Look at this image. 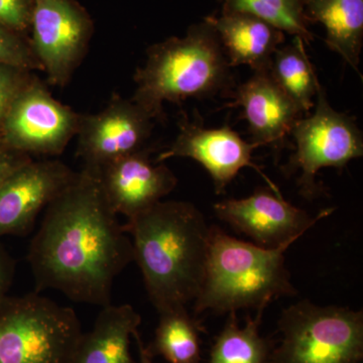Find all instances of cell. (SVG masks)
<instances>
[{
	"mask_svg": "<svg viewBox=\"0 0 363 363\" xmlns=\"http://www.w3.org/2000/svg\"><path fill=\"white\" fill-rule=\"evenodd\" d=\"M45 210L28 248L35 293L52 289L74 302L111 304L114 281L133 262V247L98 174L76 172Z\"/></svg>",
	"mask_w": 363,
	"mask_h": 363,
	"instance_id": "obj_1",
	"label": "cell"
},
{
	"mask_svg": "<svg viewBox=\"0 0 363 363\" xmlns=\"http://www.w3.org/2000/svg\"><path fill=\"white\" fill-rule=\"evenodd\" d=\"M157 313L188 309L201 289L210 229L190 202L160 201L123 225Z\"/></svg>",
	"mask_w": 363,
	"mask_h": 363,
	"instance_id": "obj_2",
	"label": "cell"
},
{
	"mask_svg": "<svg viewBox=\"0 0 363 363\" xmlns=\"http://www.w3.org/2000/svg\"><path fill=\"white\" fill-rule=\"evenodd\" d=\"M230 65L216 30L205 18L185 37L150 45L145 65L136 69L130 98L152 121L164 119V104L213 96L233 82Z\"/></svg>",
	"mask_w": 363,
	"mask_h": 363,
	"instance_id": "obj_3",
	"label": "cell"
},
{
	"mask_svg": "<svg viewBox=\"0 0 363 363\" xmlns=\"http://www.w3.org/2000/svg\"><path fill=\"white\" fill-rule=\"evenodd\" d=\"M292 245L259 247L210 229L206 269L200 292L193 303L194 315L255 309L264 314L274 300L297 295L286 267L285 252Z\"/></svg>",
	"mask_w": 363,
	"mask_h": 363,
	"instance_id": "obj_4",
	"label": "cell"
},
{
	"mask_svg": "<svg viewBox=\"0 0 363 363\" xmlns=\"http://www.w3.org/2000/svg\"><path fill=\"white\" fill-rule=\"evenodd\" d=\"M83 331L71 308L39 293L0 304V363H71Z\"/></svg>",
	"mask_w": 363,
	"mask_h": 363,
	"instance_id": "obj_5",
	"label": "cell"
},
{
	"mask_svg": "<svg viewBox=\"0 0 363 363\" xmlns=\"http://www.w3.org/2000/svg\"><path fill=\"white\" fill-rule=\"evenodd\" d=\"M269 363H362L363 312L300 301L281 312Z\"/></svg>",
	"mask_w": 363,
	"mask_h": 363,
	"instance_id": "obj_6",
	"label": "cell"
},
{
	"mask_svg": "<svg viewBox=\"0 0 363 363\" xmlns=\"http://www.w3.org/2000/svg\"><path fill=\"white\" fill-rule=\"evenodd\" d=\"M314 107L312 116L298 119L291 131L296 152L285 169L291 173L301 172L298 188L308 199L319 192L315 178L320 169L343 168L363 155L362 133L354 118L332 108L321 85Z\"/></svg>",
	"mask_w": 363,
	"mask_h": 363,
	"instance_id": "obj_7",
	"label": "cell"
},
{
	"mask_svg": "<svg viewBox=\"0 0 363 363\" xmlns=\"http://www.w3.org/2000/svg\"><path fill=\"white\" fill-rule=\"evenodd\" d=\"M30 48L48 82L65 87L87 54L89 13L76 0H33Z\"/></svg>",
	"mask_w": 363,
	"mask_h": 363,
	"instance_id": "obj_8",
	"label": "cell"
},
{
	"mask_svg": "<svg viewBox=\"0 0 363 363\" xmlns=\"http://www.w3.org/2000/svg\"><path fill=\"white\" fill-rule=\"evenodd\" d=\"M81 116L55 99L35 76L7 112L0 136L21 154L59 156L77 135Z\"/></svg>",
	"mask_w": 363,
	"mask_h": 363,
	"instance_id": "obj_9",
	"label": "cell"
},
{
	"mask_svg": "<svg viewBox=\"0 0 363 363\" xmlns=\"http://www.w3.org/2000/svg\"><path fill=\"white\" fill-rule=\"evenodd\" d=\"M154 121L133 100L113 94L101 111L82 114L77 157L83 168L99 173L111 162L145 149Z\"/></svg>",
	"mask_w": 363,
	"mask_h": 363,
	"instance_id": "obj_10",
	"label": "cell"
},
{
	"mask_svg": "<svg viewBox=\"0 0 363 363\" xmlns=\"http://www.w3.org/2000/svg\"><path fill=\"white\" fill-rule=\"evenodd\" d=\"M215 214L234 230L245 234L255 245L277 248L293 245L334 209H326L311 217L294 206L283 195L260 190L243 199H227L214 204Z\"/></svg>",
	"mask_w": 363,
	"mask_h": 363,
	"instance_id": "obj_11",
	"label": "cell"
},
{
	"mask_svg": "<svg viewBox=\"0 0 363 363\" xmlns=\"http://www.w3.org/2000/svg\"><path fill=\"white\" fill-rule=\"evenodd\" d=\"M255 143L245 142L238 133L228 126L205 128L198 121H190L183 117L179 121V133L168 149L160 152L155 160L164 162L172 157H190L201 164L213 180L215 192L221 194L240 169L250 167L257 172L271 187L272 192L281 191L252 162Z\"/></svg>",
	"mask_w": 363,
	"mask_h": 363,
	"instance_id": "obj_12",
	"label": "cell"
},
{
	"mask_svg": "<svg viewBox=\"0 0 363 363\" xmlns=\"http://www.w3.org/2000/svg\"><path fill=\"white\" fill-rule=\"evenodd\" d=\"M76 175L58 160L26 162L0 186V238L25 235Z\"/></svg>",
	"mask_w": 363,
	"mask_h": 363,
	"instance_id": "obj_13",
	"label": "cell"
},
{
	"mask_svg": "<svg viewBox=\"0 0 363 363\" xmlns=\"http://www.w3.org/2000/svg\"><path fill=\"white\" fill-rule=\"evenodd\" d=\"M145 147L121 157L98 174L107 201L117 215L131 219L162 201L178 184L164 162L150 160Z\"/></svg>",
	"mask_w": 363,
	"mask_h": 363,
	"instance_id": "obj_14",
	"label": "cell"
},
{
	"mask_svg": "<svg viewBox=\"0 0 363 363\" xmlns=\"http://www.w3.org/2000/svg\"><path fill=\"white\" fill-rule=\"evenodd\" d=\"M228 107H240L247 121L252 143L281 149L286 136L304 114L286 96L269 70L255 71L233 93Z\"/></svg>",
	"mask_w": 363,
	"mask_h": 363,
	"instance_id": "obj_15",
	"label": "cell"
},
{
	"mask_svg": "<svg viewBox=\"0 0 363 363\" xmlns=\"http://www.w3.org/2000/svg\"><path fill=\"white\" fill-rule=\"evenodd\" d=\"M230 67L247 65L269 70L274 52L285 44V33L247 13L208 16Z\"/></svg>",
	"mask_w": 363,
	"mask_h": 363,
	"instance_id": "obj_16",
	"label": "cell"
},
{
	"mask_svg": "<svg viewBox=\"0 0 363 363\" xmlns=\"http://www.w3.org/2000/svg\"><path fill=\"white\" fill-rule=\"evenodd\" d=\"M142 317L131 305H107L82 333L71 363H135L130 341Z\"/></svg>",
	"mask_w": 363,
	"mask_h": 363,
	"instance_id": "obj_17",
	"label": "cell"
},
{
	"mask_svg": "<svg viewBox=\"0 0 363 363\" xmlns=\"http://www.w3.org/2000/svg\"><path fill=\"white\" fill-rule=\"evenodd\" d=\"M305 16L309 23L324 26L329 49L359 74L363 0H305Z\"/></svg>",
	"mask_w": 363,
	"mask_h": 363,
	"instance_id": "obj_18",
	"label": "cell"
},
{
	"mask_svg": "<svg viewBox=\"0 0 363 363\" xmlns=\"http://www.w3.org/2000/svg\"><path fill=\"white\" fill-rule=\"evenodd\" d=\"M289 45H281L272 56L269 71L277 84L296 106L307 114L315 105L321 85L300 38Z\"/></svg>",
	"mask_w": 363,
	"mask_h": 363,
	"instance_id": "obj_19",
	"label": "cell"
},
{
	"mask_svg": "<svg viewBox=\"0 0 363 363\" xmlns=\"http://www.w3.org/2000/svg\"><path fill=\"white\" fill-rule=\"evenodd\" d=\"M262 313L238 325L236 313H229L225 325L215 338L207 363H269L274 346L259 333Z\"/></svg>",
	"mask_w": 363,
	"mask_h": 363,
	"instance_id": "obj_20",
	"label": "cell"
},
{
	"mask_svg": "<svg viewBox=\"0 0 363 363\" xmlns=\"http://www.w3.org/2000/svg\"><path fill=\"white\" fill-rule=\"evenodd\" d=\"M154 341L147 347L150 354L161 355L169 363H201L203 331L188 309L160 313Z\"/></svg>",
	"mask_w": 363,
	"mask_h": 363,
	"instance_id": "obj_21",
	"label": "cell"
},
{
	"mask_svg": "<svg viewBox=\"0 0 363 363\" xmlns=\"http://www.w3.org/2000/svg\"><path fill=\"white\" fill-rule=\"evenodd\" d=\"M222 13H247L300 38L310 45L314 37L305 16V0H221Z\"/></svg>",
	"mask_w": 363,
	"mask_h": 363,
	"instance_id": "obj_22",
	"label": "cell"
},
{
	"mask_svg": "<svg viewBox=\"0 0 363 363\" xmlns=\"http://www.w3.org/2000/svg\"><path fill=\"white\" fill-rule=\"evenodd\" d=\"M0 65L20 67L30 71H42L30 40L0 23Z\"/></svg>",
	"mask_w": 363,
	"mask_h": 363,
	"instance_id": "obj_23",
	"label": "cell"
},
{
	"mask_svg": "<svg viewBox=\"0 0 363 363\" xmlns=\"http://www.w3.org/2000/svg\"><path fill=\"white\" fill-rule=\"evenodd\" d=\"M33 71L20 67L0 65V131L14 100L35 78Z\"/></svg>",
	"mask_w": 363,
	"mask_h": 363,
	"instance_id": "obj_24",
	"label": "cell"
},
{
	"mask_svg": "<svg viewBox=\"0 0 363 363\" xmlns=\"http://www.w3.org/2000/svg\"><path fill=\"white\" fill-rule=\"evenodd\" d=\"M33 0H0V23L25 35L30 28Z\"/></svg>",
	"mask_w": 363,
	"mask_h": 363,
	"instance_id": "obj_25",
	"label": "cell"
},
{
	"mask_svg": "<svg viewBox=\"0 0 363 363\" xmlns=\"http://www.w3.org/2000/svg\"><path fill=\"white\" fill-rule=\"evenodd\" d=\"M30 160H32V157L28 155L11 149L0 136V186L16 169Z\"/></svg>",
	"mask_w": 363,
	"mask_h": 363,
	"instance_id": "obj_26",
	"label": "cell"
},
{
	"mask_svg": "<svg viewBox=\"0 0 363 363\" xmlns=\"http://www.w3.org/2000/svg\"><path fill=\"white\" fill-rule=\"evenodd\" d=\"M14 276V262L0 243V304L7 297Z\"/></svg>",
	"mask_w": 363,
	"mask_h": 363,
	"instance_id": "obj_27",
	"label": "cell"
},
{
	"mask_svg": "<svg viewBox=\"0 0 363 363\" xmlns=\"http://www.w3.org/2000/svg\"><path fill=\"white\" fill-rule=\"evenodd\" d=\"M133 338L135 339L136 347H138V357H140L138 363H155L154 359H152L154 357L150 354L149 350H147V347H145V344L143 342L140 331L136 330L133 333Z\"/></svg>",
	"mask_w": 363,
	"mask_h": 363,
	"instance_id": "obj_28",
	"label": "cell"
}]
</instances>
